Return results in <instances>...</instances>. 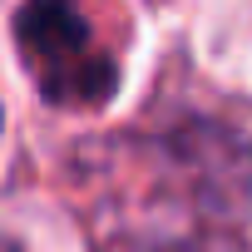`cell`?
<instances>
[{"label": "cell", "instance_id": "obj_1", "mask_svg": "<svg viewBox=\"0 0 252 252\" xmlns=\"http://www.w3.org/2000/svg\"><path fill=\"white\" fill-rule=\"evenodd\" d=\"M20 60L50 104L94 109L114 94V60L94 40L79 0H25L15 20Z\"/></svg>", "mask_w": 252, "mask_h": 252}, {"label": "cell", "instance_id": "obj_2", "mask_svg": "<svg viewBox=\"0 0 252 252\" xmlns=\"http://www.w3.org/2000/svg\"><path fill=\"white\" fill-rule=\"evenodd\" d=\"M0 252H15V247H10V242H0Z\"/></svg>", "mask_w": 252, "mask_h": 252}]
</instances>
